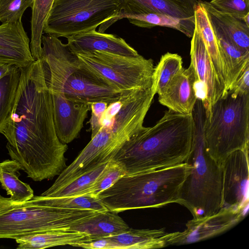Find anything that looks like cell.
Returning <instances> with one entry per match:
<instances>
[{"instance_id": "e0dca14e", "label": "cell", "mask_w": 249, "mask_h": 249, "mask_svg": "<svg viewBox=\"0 0 249 249\" xmlns=\"http://www.w3.org/2000/svg\"><path fill=\"white\" fill-rule=\"evenodd\" d=\"M196 80L194 70L190 64L171 80L159 95V102L175 112L192 114L197 100L194 89Z\"/></svg>"}, {"instance_id": "ac0fdd59", "label": "cell", "mask_w": 249, "mask_h": 249, "mask_svg": "<svg viewBox=\"0 0 249 249\" xmlns=\"http://www.w3.org/2000/svg\"><path fill=\"white\" fill-rule=\"evenodd\" d=\"M67 41V45L74 54L102 51L127 56L139 55L123 38L96 30L68 37Z\"/></svg>"}, {"instance_id": "5b68a950", "label": "cell", "mask_w": 249, "mask_h": 249, "mask_svg": "<svg viewBox=\"0 0 249 249\" xmlns=\"http://www.w3.org/2000/svg\"><path fill=\"white\" fill-rule=\"evenodd\" d=\"M192 115V144L185 161L191 168L181 187L178 204L187 208L193 218H197L215 214L221 209L222 169L221 164L210 156L206 148V113L201 100H196Z\"/></svg>"}, {"instance_id": "d4e9b609", "label": "cell", "mask_w": 249, "mask_h": 249, "mask_svg": "<svg viewBox=\"0 0 249 249\" xmlns=\"http://www.w3.org/2000/svg\"><path fill=\"white\" fill-rule=\"evenodd\" d=\"M167 233L164 228L134 229L129 228L123 232L109 237L118 243L122 249H150L166 247Z\"/></svg>"}, {"instance_id": "603a6c76", "label": "cell", "mask_w": 249, "mask_h": 249, "mask_svg": "<svg viewBox=\"0 0 249 249\" xmlns=\"http://www.w3.org/2000/svg\"><path fill=\"white\" fill-rule=\"evenodd\" d=\"M195 25L202 38L218 78L226 89V71L217 39L207 12L199 1L195 9Z\"/></svg>"}, {"instance_id": "ffe728a7", "label": "cell", "mask_w": 249, "mask_h": 249, "mask_svg": "<svg viewBox=\"0 0 249 249\" xmlns=\"http://www.w3.org/2000/svg\"><path fill=\"white\" fill-rule=\"evenodd\" d=\"M128 19L129 22L137 26L150 28L155 26L168 27L177 30L188 37H192L195 25L171 17L157 13L118 14L114 18L99 26L98 32L104 33L112 24L122 18Z\"/></svg>"}, {"instance_id": "d590c367", "label": "cell", "mask_w": 249, "mask_h": 249, "mask_svg": "<svg viewBox=\"0 0 249 249\" xmlns=\"http://www.w3.org/2000/svg\"><path fill=\"white\" fill-rule=\"evenodd\" d=\"M71 246L89 249H122L121 246L109 237L74 243Z\"/></svg>"}, {"instance_id": "4fadbf2b", "label": "cell", "mask_w": 249, "mask_h": 249, "mask_svg": "<svg viewBox=\"0 0 249 249\" xmlns=\"http://www.w3.org/2000/svg\"><path fill=\"white\" fill-rule=\"evenodd\" d=\"M191 38L190 64L196 76L194 89L197 99L203 102L206 116L214 103L227 91L218 78L202 38L195 25Z\"/></svg>"}, {"instance_id": "74e56055", "label": "cell", "mask_w": 249, "mask_h": 249, "mask_svg": "<svg viewBox=\"0 0 249 249\" xmlns=\"http://www.w3.org/2000/svg\"><path fill=\"white\" fill-rule=\"evenodd\" d=\"M15 65L0 62V79L10 71Z\"/></svg>"}, {"instance_id": "9a60e30c", "label": "cell", "mask_w": 249, "mask_h": 249, "mask_svg": "<svg viewBox=\"0 0 249 249\" xmlns=\"http://www.w3.org/2000/svg\"><path fill=\"white\" fill-rule=\"evenodd\" d=\"M21 21L0 25V62L25 67L35 60Z\"/></svg>"}, {"instance_id": "f1b7e54d", "label": "cell", "mask_w": 249, "mask_h": 249, "mask_svg": "<svg viewBox=\"0 0 249 249\" xmlns=\"http://www.w3.org/2000/svg\"><path fill=\"white\" fill-rule=\"evenodd\" d=\"M182 58L177 53L162 55L152 75V89L155 94H160L171 80L183 69Z\"/></svg>"}, {"instance_id": "cb8c5ba5", "label": "cell", "mask_w": 249, "mask_h": 249, "mask_svg": "<svg viewBox=\"0 0 249 249\" xmlns=\"http://www.w3.org/2000/svg\"><path fill=\"white\" fill-rule=\"evenodd\" d=\"M212 26L217 39L226 69L227 91L238 78L245 66L249 63V53L239 49L218 28Z\"/></svg>"}, {"instance_id": "3957f363", "label": "cell", "mask_w": 249, "mask_h": 249, "mask_svg": "<svg viewBox=\"0 0 249 249\" xmlns=\"http://www.w3.org/2000/svg\"><path fill=\"white\" fill-rule=\"evenodd\" d=\"M155 95L151 87L124 92L109 104L101 128L77 157L78 162L91 169L111 160L127 141L144 129V120Z\"/></svg>"}, {"instance_id": "7a4b0ae2", "label": "cell", "mask_w": 249, "mask_h": 249, "mask_svg": "<svg viewBox=\"0 0 249 249\" xmlns=\"http://www.w3.org/2000/svg\"><path fill=\"white\" fill-rule=\"evenodd\" d=\"M194 126L192 113L168 109L155 125L127 141L112 159L124 166L126 175L183 163L191 152Z\"/></svg>"}, {"instance_id": "8992f818", "label": "cell", "mask_w": 249, "mask_h": 249, "mask_svg": "<svg viewBox=\"0 0 249 249\" xmlns=\"http://www.w3.org/2000/svg\"><path fill=\"white\" fill-rule=\"evenodd\" d=\"M41 45V59L50 71V80L47 82L51 93H59L68 99L89 104L96 102L109 104L124 93L82 67L76 55L58 37L43 34Z\"/></svg>"}, {"instance_id": "6da1fadb", "label": "cell", "mask_w": 249, "mask_h": 249, "mask_svg": "<svg viewBox=\"0 0 249 249\" xmlns=\"http://www.w3.org/2000/svg\"><path fill=\"white\" fill-rule=\"evenodd\" d=\"M11 159L34 181L51 179L67 167V144L58 138L43 60L22 67L10 117L2 133Z\"/></svg>"}, {"instance_id": "f546056e", "label": "cell", "mask_w": 249, "mask_h": 249, "mask_svg": "<svg viewBox=\"0 0 249 249\" xmlns=\"http://www.w3.org/2000/svg\"><path fill=\"white\" fill-rule=\"evenodd\" d=\"M46 198L48 204L54 207L72 210H91L99 212L108 210L96 196L83 195L61 197L46 196Z\"/></svg>"}, {"instance_id": "4316f807", "label": "cell", "mask_w": 249, "mask_h": 249, "mask_svg": "<svg viewBox=\"0 0 249 249\" xmlns=\"http://www.w3.org/2000/svg\"><path fill=\"white\" fill-rule=\"evenodd\" d=\"M15 66L0 79V133H2L9 119L21 74V69Z\"/></svg>"}, {"instance_id": "277c9868", "label": "cell", "mask_w": 249, "mask_h": 249, "mask_svg": "<svg viewBox=\"0 0 249 249\" xmlns=\"http://www.w3.org/2000/svg\"><path fill=\"white\" fill-rule=\"evenodd\" d=\"M186 162L125 175L97 197L109 211L119 213L178 203L181 187L191 171Z\"/></svg>"}, {"instance_id": "ab89813d", "label": "cell", "mask_w": 249, "mask_h": 249, "mask_svg": "<svg viewBox=\"0 0 249 249\" xmlns=\"http://www.w3.org/2000/svg\"></svg>"}, {"instance_id": "2e32d148", "label": "cell", "mask_w": 249, "mask_h": 249, "mask_svg": "<svg viewBox=\"0 0 249 249\" xmlns=\"http://www.w3.org/2000/svg\"><path fill=\"white\" fill-rule=\"evenodd\" d=\"M119 0L118 14L157 13L195 25V9L198 2L196 0Z\"/></svg>"}, {"instance_id": "1f68e13d", "label": "cell", "mask_w": 249, "mask_h": 249, "mask_svg": "<svg viewBox=\"0 0 249 249\" xmlns=\"http://www.w3.org/2000/svg\"><path fill=\"white\" fill-rule=\"evenodd\" d=\"M107 163L85 173L53 192L47 197H61L82 196L86 190L93 185Z\"/></svg>"}, {"instance_id": "f35d334b", "label": "cell", "mask_w": 249, "mask_h": 249, "mask_svg": "<svg viewBox=\"0 0 249 249\" xmlns=\"http://www.w3.org/2000/svg\"><path fill=\"white\" fill-rule=\"evenodd\" d=\"M244 20L248 25H249V13L243 17Z\"/></svg>"}, {"instance_id": "8d00e7d4", "label": "cell", "mask_w": 249, "mask_h": 249, "mask_svg": "<svg viewBox=\"0 0 249 249\" xmlns=\"http://www.w3.org/2000/svg\"><path fill=\"white\" fill-rule=\"evenodd\" d=\"M229 90L235 93H249V63L245 66L238 78Z\"/></svg>"}, {"instance_id": "44dd1931", "label": "cell", "mask_w": 249, "mask_h": 249, "mask_svg": "<svg viewBox=\"0 0 249 249\" xmlns=\"http://www.w3.org/2000/svg\"><path fill=\"white\" fill-rule=\"evenodd\" d=\"M129 228L128 225L118 213L107 210L99 212L91 218L66 230L85 233L89 236L91 240L118 234Z\"/></svg>"}, {"instance_id": "8fae6325", "label": "cell", "mask_w": 249, "mask_h": 249, "mask_svg": "<svg viewBox=\"0 0 249 249\" xmlns=\"http://www.w3.org/2000/svg\"><path fill=\"white\" fill-rule=\"evenodd\" d=\"M247 213L222 208L215 214L193 218L183 231L168 232L166 247L192 244L223 234L241 222Z\"/></svg>"}, {"instance_id": "836d02e7", "label": "cell", "mask_w": 249, "mask_h": 249, "mask_svg": "<svg viewBox=\"0 0 249 249\" xmlns=\"http://www.w3.org/2000/svg\"><path fill=\"white\" fill-rule=\"evenodd\" d=\"M210 4L220 12L244 17L249 13V0H213Z\"/></svg>"}, {"instance_id": "ba28073f", "label": "cell", "mask_w": 249, "mask_h": 249, "mask_svg": "<svg viewBox=\"0 0 249 249\" xmlns=\"http://www.w3.org/2000/svg\"><path fill=\"white\" fill-rule=\"evenodd\" d=\"M249 93L228 90L212 107L204 126L206 149L222 164L231 152L249 147Z\"/></svg>"}, {"instance_id": "e575fe53", "label": "cell", "mask_w": 249, "mask_h": 249, "mask_svg": "<svg viewBox=\"0 0 249 249\" xmlns=\"http://www.w3.org/2000/svg\"><path fill=\"white\" fill-rule=\"evenodd\" d=\"M108 104L105 102H96L89 104L91 117L89 121L93 137L101 127V119Z\"/></svg>"}, {"instance_id": "d6a6232c", "label": "cell", "mask_w": 249, "mask_h": 249, "mask_svg": "<svg viewBox=\"0 0 249 249\" xmlns=\"http://www.w3.org/2000/svg\"><path fill=\"white\" fill-rule=\"evenodd\" d=\"M34 0H0V22L21 21L25 11L32 8Z\"/></svg>"}, {"instance_id": "9c48e42d", "label": "cell", "mask_w": 249, "mask_h": 249, "mask_svg": "<svg viewBox=\"0 0 249 249\" xmlns=\"http://www.w3.org/2000/svg\"><path fill=\"white\" fill-rule=\"evenodd\" d=\"M79 64L93 75L123 92L149 88L153 60L139 54L127 56L102 51L75 54Z\"/></svg>"}, {"instance_id": "7c38bea8", "label": "cell", "mask_w": 249, "mask_h": 249, "mask_svg": "<svg viewBox=\"0 0 249 249\" xmlns=\"http://www.w3.org/2000/svg\"><path fill=\"white\" fill-rule=\"evenodd\" d=\"M222 208L248 213L249 147L230 153L221 164Z\"/></svg>"}, {"instance_id": "5bb4252c", "label": "cell", "mask_w": 249, "mask_h": 249, "mask_svg": "<svg viewBox=\"0 0 249 249\" xmlns=\"http://www.w3.org/2000/svg\"><path fill=\"white\" fill-rule=\"evenodd\" d=\"M54 128L59 140L67 144L79 135L90 110L89 104L67 99L59 93H51Z\"/></svg>"}, {"instance_id": "d6986e66", "label": "cell", "mask_w": 249, "mask_h": 249, "mask_svg": "<svg viewBox=\"0 0 249 249\" xmlns=\"http://www.w3.org/2000/svg\"><path fill=\"white\" fill-rule=\"evenodd\" d=\"M199 1L205 8L211 24L217 27L239 49L249 53V25L243 17L220 12L210 2Z\"/></svg>"}, {"instance_id": "52a82bcc", "label": "cell", "mask_w": 249, "mask_h": 249, "mask_svg": "<svg viewBox=\"0 0 249 249\" xmlns=\"http://www.w3.org/2000/svg\"><path fill=\"white\" fill-rule=\"evenodd\" d=\"M99 213L51 206L41 195L24 202L0 195V239L15 240L45 231L66 230Z\"/></svg>"}, {"instance_id": "4dcf8cb0", "label": "cell", "mask_w": 249, "mask_h": 249, "mask_svg": "<svg viewBox=\"0 0 249 249\" xmlns=\"http://www.w3.org/2000/svg\"><path fill=\"white\" fill-rule=\"evenodd\" d=\"M126 175L124 167L118 161L111 159L107 162L93 185L83 195L97 197L98 195L111 186L117 180Z\"/></svg>"}, {"instance_id": "484cf974", "label": "cell", "mask_w": 249, "mask_h": 249, "mask_svg": "<svg viewBox=\"0 0 249 249\" xmlns=\"http://www.w3.org/2000/svg\"><path fill=\"white\" fill-rule=\"evenodd\" d=\"M20 164L14 160H6L0 162V183L10 198L16 202H24L34 196V191L29 184L18 178Z\"/></svg>"}, {"instance_id": "83f0119b", "label": "cell", "mask_w": 249, "mask_h": 249, "mask_svg": "<svg viewBox=\"0 0 249 249\" xmlns=\"http://www.w3.org/2000/svg\"><path fill=\"white\" fill-rule=\"evenodd\" d=\"M54 0H34L31 19L30 49L35 60L42 56L41 37L45 21Z\"/></svg>"}, {"instance_id": "30bf717a", "label": "cell", "mask_w": 249, "mask_h": 249, "mask_svg": "<svg viewBox=\"0 0 249 249\" xmlns=\"http://www.w3.org/2000/svg\"><path fill=\"white\" fill-rule=\"evenodd\" d=\"M119 0H54L43 33L68 38L96 30L120 11Z\"/></svg>"}, {"instance_id": "7402d4cb", "label": "cell", "mask_w": 249, "mask_h": 249, "mask_svg": "<svg viewBox=\"0 0 249 249\" xmlns=\"http://www.w3.org/2000/svg\"><path fill=\"white\" fill-rule=\"evenodd\" d=\"M89 236L79 231L51 230L34 233L15 239L18 249H43L59 246L71 245L87 242Z\"/></svg>"}]
</instances>
